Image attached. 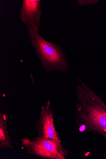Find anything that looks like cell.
Listing matches in <instances>:
<instances>
[{
  "label": "cell",
  "instance_id": "cell-1",
  "mask_svg": "<svg viewBox=\"0 0 106 159\" xmlns=\"http://www.w3.org/2000/svg\"><path fill=\"white\" fill-rule=\"evenodd\" d=\"M77 88L75 121L80 131L94 132L106 139V105L102 98L82 82Z\"/></svg>",
  "mask_w": 106,
  "mask_h": 159
},
{
  "label": "cell",
  "instance_id": "cell-2",
  "mask_svg": "<svg viewBox=\"0 0 106 159\" xmlns=\"http://www.w3.org/2000/svg\"><path fill=\"white\" fill-rule=\"evenodd\" d=\"M27 28L32 45L45 71L49 73L67 71L69 64L62 47L56 43L47 41L32 27Z\"/></svg>",
  "mask_w": 106,
  "mask_h": 159
},
{
  "label": "cell",
  "instance_id": "cell-3",
  "mask_svg": "<svg viewBox=\"0 0 106 159\" xmlns=\"http://www.w3.org/2000/svg\"><path fill=\"white\" fill-rule=\"evenodd\" d=\"M26 153L44 159H66L68 151L50 139H44L38 136L33 140L28 138L21 140Z\"/></svg>",
  "mask_w": 106,
  "mask_h": 159
},
{
  "label": "cell",
  "instance_id": "cell-4",
  "mask_svg": "<svg viewBox=\"0 0 106 159\" xmlns=\"http://www.w3.org/2000/svg\"><path fill=\"white\" fill-rule=\"evenodd\" d=\"M51 103L48 100L45 106H42L37 125L38 136L44 139H50L62 147L58 136L54 122V112L51 108Z\"/></svg>",
  "mask_w": 106,
  "mask_h": 159
},
{
  "label": "cell",
  "instance_id": "cell-5",
  "mask_svg": "<svg viewBox=\"0 0 106 159\" xmlns=\"http://www.w3.org/2000/svg\"><path fill=\"white\" fill-rule=\"evenodd\" d=\"M43 11L40 0H23L20 10L22 22L39 33Z\"/></svg>",
  "mask_w": 106,
  "mask_h": 159
},
{
  "label": "cell",
  "instance_id": "cell-6",
  "mask_svg": "<svg viewBox=\"0 0 106 159\" xmlns=\"http://www.w3.org/2000/svg\"><path fill=\"white\" fill-rule=\"evenodd\" d=\"M8 115L0 113V148H12V144L8 132Z\"/></svg>",
  "mask_w": 106,
  "mask_h": 159
},
{
  "label": "cell",
  "instance_id": "cell-7",
  "mask_svg": "<svg viewBox=\"0 0 106 159\" xmlns=\"http://www.w3.org/2000/svg\"><path fill=\"white\" fill-rule=\"evenodd\" d=\"M99 1L96 0H78L77 2L80 6L82 7L88 4L97 3Z\"/></svg>",
  "mask_w": 106,
  "mask_h": 159
}]
</instances>
